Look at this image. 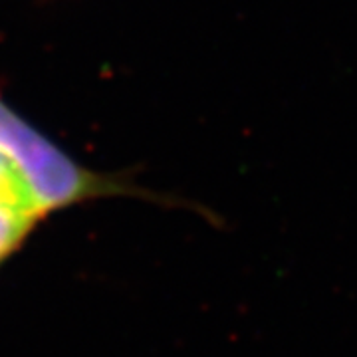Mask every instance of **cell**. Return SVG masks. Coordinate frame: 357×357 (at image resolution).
<instances>
[{
    "instance_id": "cell-1",
    "label": "cell",
    "mask_w": 357,
    "mask_h": 357,
    "mask_svg": "<svg viewBox=\"0 0 357 357\" xmlns=\"http://www.w3.org/2000/svg\"><path fill=\"white\" fill-rule=\"evenodd\" d=\"M0 155L13 165L40 217L79 203L107 197H143L153 192L119 175H105L79 165L0 100Z\"/></svg>"
},
{
    "instance_id": "cell-2",
    "label": "cell",
    "mask_w": 357,
    "mask_h": 357,
    "mask_svg": "<svg viewBox=\"0 0 357 357\" xmlns=\"http://www.w3.org/2000/svg\"><path fill=\"white\" fill-rule=\"evenodd\" d=\"M36 222L38 217L0 203V264L20 250Z\"/></svg>"
},
{
    "instance_id": "cell-3",
    "label": "cell",
    "mask_w": 357,
    "mask_h": 357,
    "mask_svg": "<svg viewBox=\"0 0 357 357\" xmlns=\"http://www.w3.org/2000/svg\"><path fill=\"white\" fill-rule=\"evenodd\" d=\"M0 203L26 211V213L40 218L36 206H34L30 195L26 191L24 183L20 181L13 165L2 155H0Z\"/></svg>"
}]
</instances>
